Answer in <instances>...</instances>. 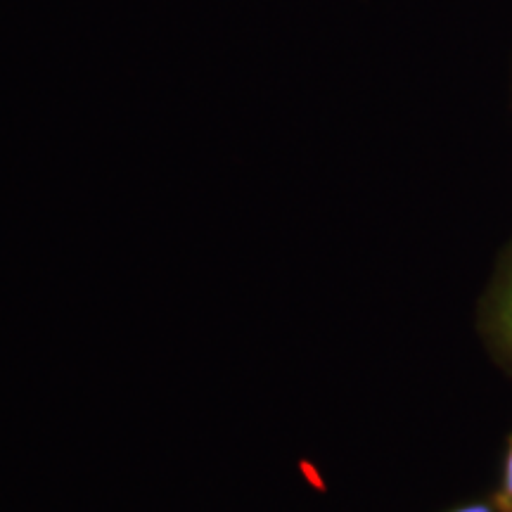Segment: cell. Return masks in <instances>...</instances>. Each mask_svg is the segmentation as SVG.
I'll use <instances>...</instances> for the list:
<instances>
[{"label": "cell", "instance_id": "cell-1", "mask_svg": "<svg viewBox=\"0 0 512 512\" xmlns=\"http://www.w3.org/2000/svg\"><path fill=\"white\" fill-rule=\"evenodd\" d=\"M479 332L494 361L512 377V240L479 304Z\"/></svg>", "mask_w": 512, "mask_h": 512}, {"label": "cell", "instance_id": "cell-2", "mask_svg": "<svg viewBox=\"0 0 512 512\" xmlns=\"http://www.w3.org/2000/svg\"><path fill=\"white\" fill-rule=\"evenodd\" d=\"M498 512H512V434L505 446V456L501 465V477H498V486L491 496Z\"/></svg>", "mask_w": 512, "mask_h": 512}, {"label": "cell", "instance_id": "cell-3", "mask_svg": "<svg viewBox=\"0 0 512 512\" xmlns=\"http://www.w3.org/2000/svg\"><path fill=\"white\" fill-rule=\"evenodd\" d=\"M448 512H498L494 501H475V503H465L460 508H453Z\"/></svg>", "mask_w": 512, "mask_h": 512}, {"label": "cell", "instance_id": "cell-4", "mask_svg": "<svg viewBox=\"0 0 512 512\" xmlns=\"http://www.w3.org/2000/svg\"><path fill=\"white\" fill-rule=\"evenodd\" d=\"M510 91H512V64H510Z\"/></svg>", "mask_w": 512, "mask_h": 512}]
</instances>
